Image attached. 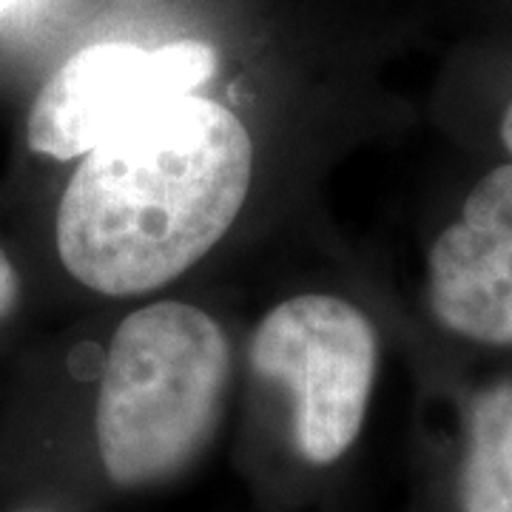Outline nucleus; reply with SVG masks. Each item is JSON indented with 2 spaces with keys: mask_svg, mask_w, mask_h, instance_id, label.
I'll list each match as a JSON object with an SVG mask.
<instances>
[{
  "mask_svg": "<svg viewBox=\"0 0 512 512\" xmlns=\"http://www.w3.org/2000/svg\"><path fill=\"white\" fill-rule=\"evenodd\" d=\"M254 143L231 109L185 94L92 148L57 208L66 271L106 296L157 291L194 268L239 217Z\"/></svg>",
  "mask_w": 512,
  "mask_h": 512,
  "instance_id": "f257e3e1",
  "label": "nucleus"
},
{
  "mask_svg": "<svg viewBox=\"0 0 512 512\" xmlns=\"http://www.w3.org/2000/svg\"><path fill=\"white\" fill-rule=\"evenodd\" d=\"M231 376V345L211 313L157 302L111 336L94 402L97 473L120 493L183 478L211 447Z\"/></svg>",
  "mask_w": 512,
  "mask_h": 512,
  "instance_id": "f03ea898",
  "label": "nucleus"
},
{
  "mask_svg": "<svg viewBox=\"0 0 512 512\" xmlns=\"http://www.w3.org/2000/svg\"><path fill=\"white\" fill-rule=\"evenodd\" d=\"M251 365L291 393L293 461L308 473L342 464L362 436L379 367V336L365 313L328 293L285 299L259 322Z\"/></svg>",
  "mask_w": 512,
  "mask_h": 512,
  "instance_id": "7ed1b4c3",
  "label": "nucleus"
},
{
  "mask_svg": "<svg viewBox=\"0 0 512 512\" xmlns=\"http://www.w3.org/2000/svg\"><path fill=\"white\" fill-rule=\"evenodd\" d=\"M217 72V52L200 40L160 49L94 43L72 55L29 111V146L57 160L86 157L140 114L194 94Z\"/></svg>",
  "mask_w": 512,
  "mask_h": 512,
  "instance_id": "20e7f679",
  "label": "nucleus"
},
{
  "mask_svg": "<svg viewBox=\"0 0 512 512\" xmlns=\"http://www.w3.org/2000/svg\"><path fill=\"white\" fill-rule=\"evenodd\" d=\"M430 308L481 345H512V163L470 191L430 248Z\"/></svg>",
  "mask_w": 512,
  "mask_h": 512,
  "instance_id": "39448f33",
  "label": "nucleus"
},
{
  "mask_svg": "<svg viewBox=\"0 0 512 512\" xmlns=\"http://www.w3.org/2000/svg\"><path fill=\"white\" fill-rule=\"evenodd\" d=\"M458 512H512V382L481 390L464 427Z\"/></svg>",
  "mask_w": 512,
  "mask_h": 512,
  "instance_id": "423d86ee",
  "label": "nucleus"
},
{
  "mask_svg": "<svg viewBox=\"0 0 512 512\" xmlns=\"http://www.w3.org/2000/svg\"><path fill=\"white\" fill-rule=\"evenodd\" d=\"M18 271L12 265V259L6 256L3 245H0V322L12 313L15 302H18Z\"/></svg>",
  "mask_w": 512,
  "mask_h": 512,
  "instance_id": "0eeeda50",
  "label": "nucleus"
},
{
  "mask_svg": "<svg viewBox=\"0 0 512 512\" xmlns=\"http://www.w3.org/2000/svg\"><path fill=\"white\" fill-rule=\"evenodd\" d=\"M501 140H504V146H507V151L512 154V103L510 109H507V114H504V120H501Z\"/></svg>",
  "mask_w": 512,
  "mask_h": 512,
  "instance_id": "6e6552de",
  "label": "nucleus"
},
{
  "mask_svg": "<svg viewBox=\"0 0 512 512\" xmlns=\"http://www.w3.org/2000/svg\"><path fill=\"white\" fill-rule=\"evenodd\" d=\"M23 0H0V18H6V15H12L15 9H18Z\"/></svg>",
  "mask_w": 512,
  "mask_h": 512,
  "instance_id": "1a4fd4ad",
  "label": "nucleus"
},
{
  "mask_svg": "<svg viewBox=\"0 0 512 512\" xmlns=\"http://www.w3.org/2000/svg\"><path fill=\"white\" fill-rule=\"evenodd\" d=\"M15 512H46V510H15Z\"/></svg>",
  "mask_w": 512,
  "mask_h": 512,
  "instance_id": "9d476101",
  "label": "nucleus"
}]
</instances>
